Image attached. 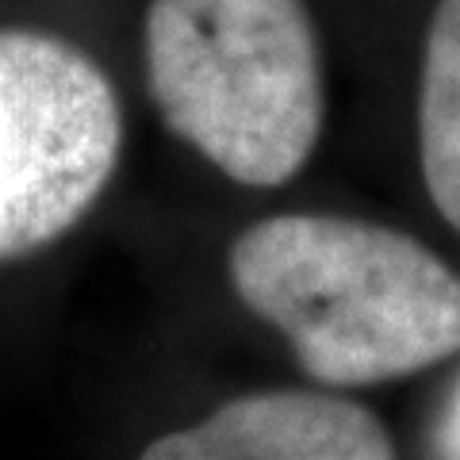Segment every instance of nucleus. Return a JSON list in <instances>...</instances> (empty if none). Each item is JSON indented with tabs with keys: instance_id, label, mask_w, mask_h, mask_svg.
<instances>
[{
	"instance_id": "f257e3e1",
	"label": "nucleus",
	"mask_w": 460,
	"mask_h": 460,
	"mask_svg": "<svg viewBox=\"0 0 460 460\" xmlns=\"http://www.w3.org/2000/svg\"><path fill=\"white\" fill-rule=\"evenodd\" d=\"M226 272L326 387L402 380L460 353V272L402 230L272 215L234 238Z\"/></svg>"
},
{
	"instance_id": "f03ea898",
	"label": "nucleus",
	"mask_w": 460,
	"mask_h": 460,
	"mask_svg": "<svg viewBox=\"0 0 460 460\" xmlns=\"http://www.w3.org/2000/svg\"><path fill=\"white\" fill-rule=\"evenodd\" d=\"M146 84L165 127L246 189L288 184L326 119L304 0H150Z\"/></svg>"
},
{
	"instance_id": "7ed1b4c3",
	"label": "nucleus",
	"mask_w": 460,
	"mask_h": 460,
	"mask_svg": "<svg viewBox=\"0 0 460 460\" xmlns=\"http://www.w3.org/2000/svg\"><path fill=\"white\" fill-rule=\"evenodd\" d=\"M123 111L81 47L35 27H0V261L69 234L108 189Z\"/></svg>"
},
{
	"instance_id": "20e7f679",
	"label": "nucleus",
	"mask_w": 460,
	"mask_h": 460,
	"mask_svg": "<svg viewBox=\"0 0 460 460\" xmlns=\"http://www.w3.org/2000/svg\"><path fill=\"white\" fill-rule=\"evenodd\" d=\"M138 460H395L384 422L353 399L304 387L250 392L150 441Z\"/></svg>"
},
{
	"instance_id": "39448f33",
	"label": "nucleus",
	"mask_w": 460,
	"mask_h": 460,
	"mask_svg": "<svg viewBox=\"0 0 460 460\" xmlns=\"http://www.w3.org/2000/svg\"><path fill=\"white\" fill-rule=\"evenodd\" d=\"M419 157L441 219L460 230V0H438L419 81Z\"/></svg>"
},
{
	"instance_id": "423d86ee",
	"label": "nucleus",
	"mask_w": 460,
	"mask_h": 460,
	"mask_svg": "<svg viewBox=\"0 0 460 460\" xmlns=\"http://www.w3.org/2000/svg\"><path fill=\"white\" fill-rule=\"evenodd\" d=\"M429 460H460V372L445 387L434 426H429Z\"/></svg>"
}]
</instances>
